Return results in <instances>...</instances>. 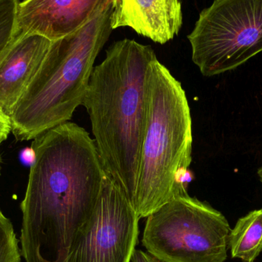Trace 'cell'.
Returning <instances> with one entry per match:
<instances>
[{"label":"cell","instance_id":"1","mask_svg":"<svg viewBox=\"0 0 262 262\" xmlns=\"http://www.w3.org/2000/svg\"><path fill=\"white\" fill-rule=\"evenodd\" d=\"M19 243L25 262H64L93 213L106 173L95 140L75 123L34 139Z\"/></svg>","mask_w":262,"mask_h":262},{"label":"cell","instance_id":"2","mask_svg":"<svg viewBox=\"0 0 262 262\" xmlns=\"http://www.w3.org/2000/svg\"><path fill=\"white\" fill-rule=\"evenodd\" d=\"M149 46L124 38L94 68L82 104L106 173L134 204L147 120V78L157 58Z\"/></svg>","mask_w":262,"mask_h":262},{"label":"cell","instance_id":"3","mask_svg":"<svg viewBox=\"0 0 262 262\" xmlns=\"http://www.w3.org/2000/svg\"><path fill=\"white\" fill-rule=\"evenodd\" d=\"M112 11L113 0H107L84 27L52 41L11 115L12 133L17 140H34L68 122L82 104L95 60L113 31Z\"/></svg>","mask_w":262,"mask_h":262},{"label":"cell","instance_id":"4","mask_svg":"<svg viewBox=\"0 0 262 262\" xmlns=\"http://www.w3.org/2000/svg\"><path fill=\"white\" fill-rule=\"evenodd\" d=\"M192 118L186 92L169 69L154 60L147 78V120L133 207L147 218L163 205L187 192L176 176L192 162Z\"/></svg>","mask_w":262,"mask_h":262},{"label":"cell","instance_id":"5","mask_svg":"<svg viewBox=\"0 0 262 262\" xmlns=\"http://www.w3.org/2000/svg\"><path fill=\"white\" fill-rule=\"evenodd\" d=\"M230 232L221 212L187 192L147 217L142 243L165 262H225Z\"/></svg>","mask_w":262,"mask_h":262},{"label":"cell","instance_id":"6","mask_svg":"<svg viewBox=\"0 0 262 262\" xmlns=\"http://www.w3.org/2000/svg\"><path fill=\"white\" fill-rule=\"evenodd\" d=\"M188 39L204 76L237 69L262 52V0H214Z\"/></svg>","mask_w":262,"mask_h":262},{"label":"cell","instance_id":"7","mask_svg":"<svg viewBox=\"0 0 262 262\" xmlns=\"http://www.w3.org/2000/svg\"><path fill=\"white\" fill-rule=\"evenodd\" d=\"M139 220L125 192L107 174L93 213L78 231L64 262H131Z\"/></svg>","mask_w":262,"mask_h":262},{"label":"cell","instance_id":"8","mask_svg":"<svg viewBox=\"0 0 262 262\" xmlns=\"http://www.w3.org/2000/svg\"><path fill=\"white\" fill-rule=\"evenodd\" d=\"M107 0H23L17 12V38L36 34L51 41L79 30Z\"/></svg>","mask_w":262,"mask_h":262},{"label":"cell","instance_id":"9","mask_svg":"<svg viewBox=\"0 0 262 262\" xmlns=\"http://www.w3.org/2000/svg\"><path fill=\"white\" fill-rule=\"evenodd\" d=\"M112 29L131 28L154 42L166 44L183 26L180 0H113Z\"/></svg>","mask_w":262,"mask_h":262},{"label":"cell","instance_id":"10","mask_svg":"<svg viewBox=\"0 0 262 262\" xmlns=\"http://www.w3.org/2000/svg\"><path fill=\"white\" fill-rule=\"evenodd\" d=\"M52 41L36 34L18 37L0 59V111L9 118Z\"/></svg>","mask_w":262,"mask_h":262},{"label":"cell","instance_id":"11","mask_svg":"<svg viewBox=\"0 0 262 262\" xmlns=\"http://www.w3.org/2000/svg\"><path fill=\"white\" fill-rule=\"evenodd\" d=\"M229 249L232 258L254 262L262 252V209L252 211L231 229Z\"/></svg>","mask_w":262,"mask_h":262},{"label":"cell","instance_id":"12","mask_svg":"<svg viewBox=\"0 0 262 262\" xmlns=\"http://www.w3.org/2000/svg\"><path fill=\"white\" fill-rule=\"evenodd\" d=\"M19 0H0V59L16 40Z\"/></svg>","mask_w":262,"mask_h":262},{"label":"cell","instance_id":"13","mask_svg":"<svg viewBox=\"0 0 262 262\" xmlns=\"http://www.w3.org/2000/svg\"><path fill=\"white\" fill-rule=\"evenodd\" d=\"M19 238L13 224L0 209V262H21Z\"/></svg>","mask_w":262,"mask_h":262},{"label":"cell","instance_id":"14","mask_svg":"<svg viewBox=\"0 0 262 262\" xmlns=\"http://www.w3.org/2000/svg\"><path fill=\"white\" fill-rule=\"evenodd\" d=\"M11 132L12 125L10 118L0 111V141H5Z\"/></svg>","mask_w":262,"mask_h":262},{"label":"cell","instance_id":"15","mask_svg":"<svg viewBox=\"0 0 262 262\" xmlns=\"http://www.w3.org/2000/svg\"><path fill=\"white\" fill-rule=\"evenodd\" d=\"M131 262H165L159 258H156L151 254L148 253L147 252H143V251L135 250L133 253L132 258H131Z\"/></svg>","mask_w":262,"mask_h":262},{"label":"cell","instance_id":"16","mask_svg":"<svg viewBox=\"0 0 262 262\" xmlns=\"http://www.w3.org/2000/svg\"><path fill=\"white\" fill-rule=\"evenodd\" d=\"M257 173H258V177H259L260 181L262 183V166L258 169Z\"/></svg>","mask_w":262,"mask_h":262},{"label":"cell","instance_id":"17","mask_svg":"<svg viewBox=\"0 0 262 262\" xmlns=\"http://www.w3.org/2000/svg\"><path fill=\"white\" fill-rule=\"evenodd\" d=\"M2 143H3V142L0 141V145H1ZM1 163H2V159H1V157H0V175H1Z\"/></svg>","mask_w":262,"mask_h":262}]
</instances>
